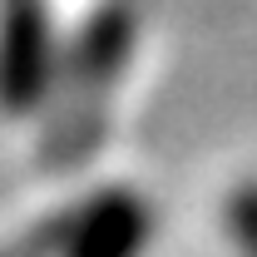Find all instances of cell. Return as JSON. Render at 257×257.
I'll return each instance as SVG.
<instances>
[{"label": "cell", "instance_id": "5b68a950", "mask_svg": "<svg viewBox=\"0 0 257 257\" xmlns=\"http://www.w3.org/2000/svg\"><path fill=\"white\" fill-rule=\"evenodd\" d=\"M0 257H10V252H0Z\"/></svg>", "mask_w": 257, "mask_h": 257}, {"label": "cell", "instance_id": "7a4b0ae2", "mask_svg": "<svg viewBox=\"0 0 257 257\" xmlns=\"http://www.w3.org/2000/svg\"><path fill=\"white\" fill-rule=\"evenodd\" d=\"M154 213L134 188H99L35 227L10 257H144Z\"/></svg>", "mask_w": 257, "mask_h": 257}, {"label": "cell", "instance_id": "3957f363", "mask_svg": "<svg viewBox=\"0 0 257 257\" xmlns=\"http://www.w3.org/2000/svg\"><path fill=\"white\" fill-rule=\"evenodd\" d=\"M55 30L45 0H0V104L30 114L55 84Z\"/></svg>", "mask_w": 257, "mask_h": 257}, {"label": "cell", "instance_id": "277c9868", "mask_svg": "<svg viewBox=\"0 0 257 257\" xmlns=\"http://www.w3.org/2000/svg\"><path fill=\"white\" fill-rule=\"evenodd\" d=\"M223 227L237 247V257H257V178L237 183L223 198Z\"/></svg>", "mask_w": 257, "mask_h": 257}, {"label": "cell", "instance_id": "6da1fadb", "mask_svg": "<svg viewBox=\"0 0 257 257\" xmlns=\"http://www.w3.org/2000/svg\"><path fill=\"white\" fill-rule=\"evenodd\" d=\"M128 50H134V20L128 10H99L94 20L79 30L74 50L55 64V84L45 94V159L69 163L89 154L99 124H104V104L114 94V84L124 79Z\"/></svg>", "mask_w": 257, "mask_h": 257}]
</instances>
